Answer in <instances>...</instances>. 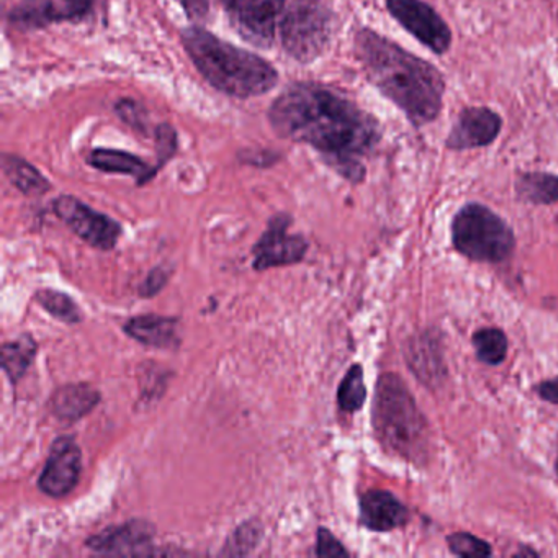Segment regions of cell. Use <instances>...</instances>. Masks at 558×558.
Returning a JSON list of instances; mask_svg holds the SVG:
<instances>
[{"label": "cell", "mask_w": 558, "mask_h": 558, "mask_svg": "<svg viewBox=\"0 0 558 558\" xmlns=\"http://www.w3.org/2000/svg\"><path fill=\"white\" fill-rule=\"evenodd\" d=\"M269 122L280 138L312 146L352 184L364 181V159L384 136L374 116L318 84H293L283 90L270 107Z\"/></svg>", "instance_id": "obj_1"}, {"label": "cell", "mask_w": 558, "mask_h": 558, "mask_svg": "<svg viewBox=\"0 0 558 558\" xmlns=\"http://www.w3.org/2000/svg\"><path fill=\"white\" fill-rule=\"evenodd\" d=\"M354 48L372 86L403 112L411 126L424 129L439 119L447 84L433 63L368 27L359 28Z\"/></svg>", "instance_id": "obj_2"}, {"label": "cell", "mask_w": 558, "mask_h": 558, "mask_svg": "<svg viewBox=\"0 0 558 558\" xmlns=\"http://www.w3.org/2000/svg\"><path fill=\"white\" fill-rule=\"evenodd\" d=\"M182 45L198 73L218 93L236 99L264 96L277 86L272 64L243 48L220 40L201 27L182 32Z\"/></svg>", "instance_id": "obj_3"}, {"label": "cell", "mask_w": 558, "mask_h": 558, "mask_svg": "<svg viewBox=\"0 0 558 558\" xmlns=\"http://www.w3.org/2000/svg\"><path fill=\"white\" fill-rule=\"evenodd\" d=\"M374 426L381 442L400 456L413 459L424 449L426 421L397 375H384L378 381Z\"/></svg>", "instance_id": "obj_4"}, {"label": "cell", "mask_w": 558, "mask_h": 558, "mask_svg": "<svg viewBox=\"0 0 558 558\" xmlns=\"http://www.w3.org/2000/svg\"><path fill=\"white\" fill-rule=\"evenodd\" d=\"M453 247L476 263H501L515 246L511 227L482 204H466L452 221Z\"/></svg>", "instance_id": "obj_5"}, {"label": "cell", "mask_w": 558, "mask_h": 558, "mask_svg": "<svg viewBox=\"0 0 558 558\" xmlns=\"http://www.w3.org/2000/svg\"><path fill=\"white\" fill-rule=\"evenodd\" d=\"M310 0H221L234 31L257 48L279 44L296 8Z\"/></svg>", "instance_id": "obj_6"}, {"label": "cell", "mask_w": 558, "mask_h": 558, "mask_svg": "<svg viewBox=\"0 0 558 558\" xmlns=\"http://www.w3.org/2000/svg\"><path fill=\"white\" fill-rule=\"evenodd\" d=\"M393 21L430 53L444 57L452 47V31L442 15L424 0H385Z\"/></svg>", "instance_id": "obj_7"}, {"label": "cell", "mask_w": 558, "mask_h": 558, "mask_svg": "<svg viewBox=\"0 0 558 558\" xmlns=\"http://www.w3.org/2000/svg\"><path fill=\"white\" fill-rule=\"evenodd\" d=\"M54 214L70 227L81 240L97 250L110 251L122 236V227L107 215L90 208L73 195H61L54 201Z\"/></svg>", "instance_id": "obj_8"}, {"label": "cell", "mask_w": 558, "mask_h": 558, "mask_svg": "<svg viewBox=\"0 0 558 558\" xmlns=\"http://www.w3.org/2000/svg\"><path fill=\"white\" fill-rule=\"evenodd\" d=\"M94 8L96 0H22L12 9L9 22L17 31H41L63 22L84 21Z\"/></svg>", "instance_id": "obj_9"}, {"label": "cell", "mask_w": 558, "mask_h": 558, "mask_svg": "<svg viewBox=\"0 0 558 558\" xmlns=\"http://www.w3.org/2000/svg\"><path fill=\"white\" fill-rule=\"evenodd\" d=\"M290 223L289 215H277L270 220L266 233L254 246V269L267 270L302 263L308 243L300 234H289Z\"/></svg>", "instance_id": "obj_10"}, {"label": "cell", "mask_w": 558, "mask_h": 558, "mask_svg": "<svg viewBox=\"0 0 558 558\" xmlns=\"http://www.w3.org/2000/svg\"><path fill=\"white\" fill-rule=\"evenodd\" d=\"M502 117L485 106L463 107L446 138L449 151L488 148L501 135Z\"/></svg>", "instance_id": "obj_11"}, {"label": "cell", "mask_w": 558, "mask_h": 558, "mask_svg": "<svg viewBox=\"0 0 558 558\" xmlns=\"http://www.w3.org/2000/svg\"><path fill=\"white\" fill-rule=\"evenodd\" d=\"M83 470V453L73 437H60L51 447L38 488L51 498H63L76 488Z\"/></svg>", "instance_id": "obj_12"}, {"label": "cell", "mask_w": 558, "mask_h": 558, "mask_svg": "<svg viewBox=\"0 0 558 558\" xmlns=\"http://www.w3.org/2000/svg\"><path fill=\"white\" fill-rule=\"evenodd\" d=\"M153 537H155V527L148 521L135 519L122 525H113L106 529L100 534L87 538V547L97 554L109 555H145L151 554L148 547H151Z\"/></svg>", "instance_id": "obj_13"}, {"label": "cell", "mask_w": 558, "mask_h": 558, "mask_svg": "<svg viewBox=\"0 0 558 558\" xmlns=\"http://www.w3.org/2000/svg\"><path fill=\"white\" fill-rule=\"evenodd\" d=\"M408 518L407 506L390 492L375 489L361 498V522L371 531H393L407 524Z\"/></svg>", "instance_id": "obj_14"}, {"label": "cell", "mask_w": 558, "mask_h": 558, "mask_svg": "<svg viewBox=\"0 0 558 558\" xmlns=\"http://www.w3.org/2000/svg\"><path fill=\"white\" fill-rule=\"evenodd\" d=\"M125 332L148 348L171 349L179 344L178 319L169 316H136L126 322Z\"/></svg>", "instance_id": "obj_15"}, {"label": "cell", "mask_w": 558, "mask_h": 558, "mask_svg": "<svg viewBox=\"0 0 558 558\" xmlns=\"http://www.w3.org/2000/svg\"><path fill=\"white\" fill-rule=\"evenodd\" d=\"M100 393L86 384L64 385L54 391L50 410L58 420L74 423L87 416L99 404Z\"/></svg>", "instance_id": "obj_16"}, {"label": "cell", "mask_w": 558, "mask_h": 558, "mask_svg": "<svg viewBox=\"0 0 558 558\" xmlns=\"http://www.w3.org/2000/svg\"><path fill=\"white\" fill-rule=\"evenodd\" d=\"M87 162L94 169L107 172V174L133 175L138 178V184H145L149 179L155 178V168L143 161L132 153L120 151V149L99 148L90 153Z\"/></svg>", "instance_id": "obj_17"}, {"label": "cell", "mask_w": 558, "mask_h": 558, "mask_svg": "<svg viewBox=\"0 0 558 558\" xmlns=\"http://www.w3.org/2000/svg\"><path fill=\"white\" fill-rule=\"evenodd\" d=\"M515 194L532 205H551L558 202V174L551 172H522L515 181Z\"/></svg>", "instance_id": "obj_18"}, {"label": "cell", "mask_w": 558, "mask_h": 558, "mask_svg": "<svg viewBox=\"0 0 558 558\" xmlns=\"http://www.w3.org/2000/svg\"><path fill=\"white\" fill-rule=\"evenodd\" d=\"M2 168L9 181L22 194L44 195L51 189L50 181L37 168L17 156L5 155L2 159Z\"/></svg>", "instance_id": "obj_19"}, {"label": "cell", "mask_w": 558, "mask_h": 558, "mask_svg": "<svg viewBox=\"0 0 558 558\" xmlns=\"http://www.w3.org/2000/svg\"><path fill=\"white\" fill-rule=\"evenodd\" d=\"M37 352V342L31 335H22L15 341L2 345V368L12 384H19L24 378Z\"/></svg>", "instance_id": "obj_20"}, {"label": "cell", "mask_w": 558, "mask_h": 558, "mask_svg": "<svg viewBox=\"0 0 558 558\" xmlns=\"http://www.w3.org/2000/svg\"><path fill=\"white\" fill-rule=\"evenodd\" d=\"M473 348L480 361L488 365H499L508 354V338L501 329L483 328L473 335Z\"/></svg>", "instance_id": "obj_21"}, {"label": "cell", "mask_w": 558, "mask_h": 558, "mask_svg": "<svg viewBox=\"0 0 558 558\" xmlns=\"http://www.w3.org/2000/svg\"><path fill=\"white\" fill-rule=\"evenodd\" d=\"M367 388L364 384V371L361 365H352L339 385L338 403L344 413H355L364 407Z\"/></svg>", "instance_id": "obj_22"}, {"label": "cell", "mask_w": 558, "mask_h": 558, "mask_svg": "<svg viewBox=\"0 0 558 558\" xmlns=\"http://www.w3.org/2000/svg\"><path fill=\"white\" fill-rule=\"evenodd\" d=\"M35 299L50 315L61 319L63 323H68V325H77V323L83 322V313H81L80 306L66 293L44 289L38 290Z\"/></svg>", "instance_id": "obj_23"}, {"label": "cell", "mask_w": 558, "mask_h": 558, "mask_svg": "<svg viewBox=\"0 0 558 558\" xmlns=\"http://www.w3.org/2000/svg\"><path fill=\"white\" fill-rule=\"evenodd\" d=\"M263 537V527L257 521H247L241 524L221 550L225 555H247L257 547Z\"/></svg>", "instance_id": "obj_24"}, {"label": "cell", "mask_w": 558, "mask_h": 558, "mask_svg": "<svg viewBox=\"0 0 558 558\" xmlns=\"http://www.w3.org/2000/svg\"><path fill=\"white\" fill-rule=\"evenodd\" d=\"M449 548L452 554L459 557H489L493 554L492 547L488 542L469 534V532H457L447 538Z\"/></svg>", "instance_id": "obj_25"}, {"label": "cell", "mask_w": 558, "mask_h": 558, "mask_svg": "<svg viewBox=\"0 0 558 558\" xmlns=\"http://www.w3.org/2000/svg\"><path fill=\"white\" fill-rule=\"evenodd\" d=\"M156 146H158V166L156 172L161 169L178 151V133L168 123H162L156 129Z\"/></svg>", "instance_id": "obj_26"}, {"label": "cell", "mask_w": 558, "mask_h": 558, "mask_svg": "<svg viewBox=\"0 0 558 558\" xmlns=\"http://www.w3.org/2000/svg\"><path fill=\"white\" fill-rule=\"evenodd\" d=\"M116 112L126 125L132 126L136 132L146 133V130H148V126H146L145 110H143V107L136 104L135 100H120V102H117Z\"/></svg>", "instance_id": "obj_27"}, {"label": "cell", "mask_w": 558, "mask_h": 558, "mask_svg": "<svg viewBox=\"0 0 558 558\" xmlns=\"http://www.w3.org/2000/svg\"><path fill=\"white\" fill-rule=\"evenodd\" d=\"M316 555L318 557H349V551L328 529L322 527L318 531V541H316Z\"/></svg>", "instance_id": "obj_28"}, {"label": "cell", "mask_w": 558, "mask_h": 558, "mask_svg": "<svg viewBox=\"0 0 558 558\" xmlns=\"http://www.w3.org/2000/svg\"><path fill=\"white\" fill-rule=\"evenodd\" d=\"M171 272V267H155V269L148 274V277H146L145 282H143L142 289H140V295L146 296V299H151L156 293L161 292V290L165 289L166 283H168Z\"/></svg>", "instance_id": "obj_29"}, {"label": "cell", "mask_w": 558, "mask_h": 558, "mask_svg": "<svg viewBox=\"0 0 558 558\" xmlns=\"http://www.w3.org/2000/svg\"><path fill=\"white\" fill-rule=\"evenodd\" d=\"M211 0H182L185 12L192 21H204L210 11Z\"/></svg>", "instance_id": "obj_30"}, {"label": "cell", "mask_w": 558, "mask_h": 558, "mask_svg": "<svg viewBox=\"0 0 558 558\" xmlns=\"http://www.w3.org/2000/svg\"><path fill=\"white\" fill-rule=\"evenodd\" d=\"M537 393L538 397L544 398L545 401L558 404V377L538 385Z\"/></svg>", "instance_id": "obj_31"}, {"label": "cell", "mask_w": 558, "mask_h": 558, "mask_svg": "<svg viewBox=\"0 0 558 558\" xmlns=\"http://www.w3.org/2000/svg\"><path fill=\"white\" fill-rule=\"evenodd\" d=\"M555 469H557V473H558V460H557V466H555Z\"/></svg>", "instance_id": "obj_32"}]
</instances>
